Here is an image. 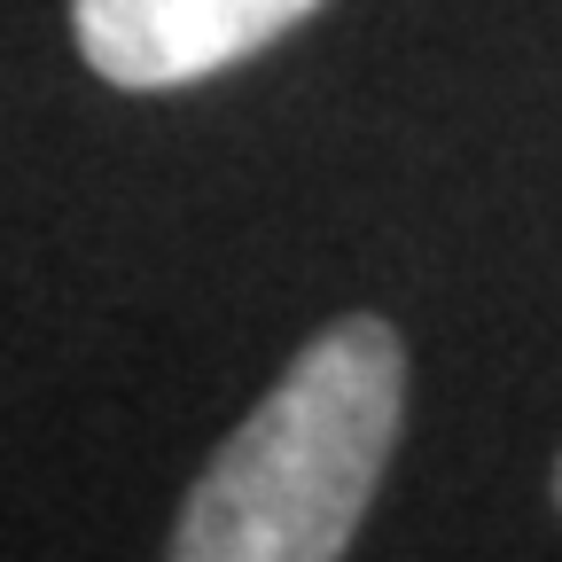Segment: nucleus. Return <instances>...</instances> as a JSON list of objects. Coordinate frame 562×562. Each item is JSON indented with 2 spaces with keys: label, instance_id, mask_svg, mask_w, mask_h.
Wrapping results in <instances>:
<instances>
[{
  "label": "nucleus",
  "instance_id": "nucleus-1",
  "mask_svg": "<svg viewBox=\"0 0 562 562\" xmlns=\"http://www.w3.org/2000/svg\"><path fill=\"white\" fill-rule=\"evenodd\" d=\"M406 430V344L375 313L328 321L250 422L203 461L165 562H344Z\"/></svg>",
  "mask_w": 562,
  "mask_h": 562
},
{
  "label": "nucleus",
  "instance_id": "nucleus-2",
  "mask_svg": "<svg viewBox=\"0 0 562 562\" xmlns=\"http://www.w3.org/2000/svg\"><path fill=\"white\" fill-rule=\"evenodd\" d=\"M321 0H70V32L94 79L125 94H180L273 47Z\"/></svg>",
  "mask_w": 562,
  "mask_h": 562
},
{
  "label": "nucleus",
  "instance_id": "nucleus-3",
  "mask_svg": "<svg viewBox=\"0 0 562 562\" xmlns=\"http://www.w3.org/2000/svg\"><path fill=\"white\" fill-rule=\"evenodd\" d=\"M554 508H562V461H554Z\"/></svg>",
  "mask_w": 562,
  "mask_h": 562
}]
</instances>
